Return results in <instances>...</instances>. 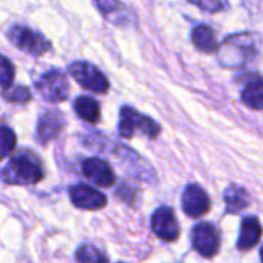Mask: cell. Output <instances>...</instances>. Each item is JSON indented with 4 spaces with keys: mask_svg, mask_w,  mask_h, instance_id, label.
<instances>
[{
    "mask_svg": "<svg viewBox=\"0 0 263 263\" xmlns=\"http://www.w3.org/2000/svg\"><path fill=\"white\" fill-rule=\"evenodd\" d=\"M2 179L8 185H35L43 179L42 162L29 149L15 151L2 170Z\"/></svg>",
    "mask_w": 263,
    "mask_h": 263,
    "instance_id": "cell-1",
    "label": "cell"
},
{
    "mask_svg": "<svg viewBox=\"0 0 263 263\" xmlns=\"http://www.w3.org/2000/svg\"><path fill=\"white\" fill-rule=\"evenodd\" d=\"M119 133L125 139H131L136 133H140L148 139H156L160 133V126L151 117L137 112L134 108L123 106L120 109Z\"/></svg>",
    "mask_w": 263,
    "mask_h": 263,
    "instance_id": "cell-2",
    "label": "cell"
},
{
    "mask_svg": "<svg viewBox=\"0 0 263 263\" xmlns=\"http://www.w3.org/2000/svg\"><path fill=\"white\" fill-rule=\"evenodd\" d=\"M8 39L11 40V43L15 48H18L20 51H23L29 55L40 57L51 49V43L40 32H37L28 26L14 25L8 31Z\"/></svg>",
    "mask_w": 263,
    "mask_h": 263,
    "instance_id": "cell-3",
    "label": "cell"
},
{
    "mask_svg": "<svg viewBox=\"0 0 263 263\" xmlns=\"http://www.w3.org/2000/svg\"><path fill=\"white\" fill-rule=\"evenodd\" d=\"M69 74L85 89L94 94H105L109 89V82L105 74L88 62H74L69 65Z\"/></svg>",
    "mask_w": 263,
    "mask_h": 263,
    "instance_id": "cell-4",
    "label": "cell"
},
{
    "mask_svg": "<svg viewBox=\"0 0 263 263\" xmlns=\"http://www.w3.org/2000/svg\"><path fill=\"white\" fill-rule=\"evenodd\" d=\"M37 91L42 94V97L48 102H63L68 99L69 94V83L63 72L57 69H51L45 72L37 82H35Z\"/></svg>",
    "mask_w": 263,
    "mask_h": 263,
    "instance_id": "cell-5",
    "label": "cell"
},
{
    "mask_svg": "<svg viewBox=\"0 0 263 263\" xmlns=\"http://www.w3.org/2000/svg\"><path fill=\"white\" fill-rule=\"evenodd\" d=\"M191 242L194 250L206 259L214 257L220 250V236L214 225L208 222L197 223L191 233Z\"/></svg>",
    "mask_w": 263,
    "mask_h": 263,
    "instance_id": "cell-6",
    "label": "cell"
},
{
    "mask_svg": "<svg viewBox=\"0 0 263 263\" xmlns=\"http://www.w3.org/2000/svg\"><path fill=\"white\" fill-rule=\"evenodd\" d=\"M151 228L153 233L165 242H176L180 236L179 222L170 206H160L154 211L151 217Z\"/></svg>",
    "mask_w": 263,
    "mask_h": 263,
    "instance_id": "cell-7",
    "label": "cell"
},
{
    "mask_svg": "<svg viewBox=\"0 0 263 263\" xmlns=\"http://www.w3.org/2000/svg\"><path fill=\"white\" fill-rule=\"evenodd\" d=\"M182 208H183V213L193 219L203 217L211 210L210 196L205 193L202 186L191 183L185 188L182 194Z\"/></svg>",
    "mask_w": 263,
    "mask_h": 263,
    "instance_id": "cell-8",
    "label": "cell"
},
{
    "mask_svg": "<svg viewBox=\"0 0 263 263\" xmlns=\"http://www.w3.org/2000/svg\"><path fill=\"white\" fill-rule=\"evenodd\" d=\"M83 176L99 188H109L116 183V174L111 165L99 157H89L82 163Z\"/></svg>",
    "mask_w": 263,
    "mask_h": 263,
    "instance_id": "cell-9",
    "label": "cell"
},
{
    "mask_svg": "<svg viewBox=\"0 0 263 263\" xmlns=\"http://www.w3.org/2000/svg\"><path fill=\"white\" fill-rule=\"evenodd\" d=\"M69 197L74 206L86 211H97L106 205V196L89 185L79 183L69 188Z\"/></svg>",
    "mask_w": 263,
    "mask_h": 263,
    "instance_id": "cell-10",
    "label": "cell"
},
{
    "mask_svg": "<svg viewBox=\"0 0 263 263\" xmlns=\"http://www.w3.org/2000/svg\"><path fill=\"white\" fill-rule=\"evenodd\" d=\"M63 126H65L63 114L57 109H48L39 119L35 137L42 145H46L49 140H52L59 136V133L63 129Z\"/></svg>",
    "mask_w": 263,
    "mask_h": 263,
    "instance_id": "cell-11",
    "label": "cell"
},
{
    "mask_svg": "<svg viewBox=\"0 0 263 263\" xmlns=\"http://www.w3.org/2000/svg\"><path fill=\"white\" fill-rule=\"evenodd\" d=\"M262 239V225L257 217H245L240 223V234L237 240L239 251L253 250Z\"/></svg>",
    "mask_w": 263,
    "mask_h": 263,
    "instance_id": "cell-12",
    "label": "cell"
},
{
    "mask_svg": "<svg viewBox=\"0 0 263 263\" xmlns=\"http://www.w3.org/2000/svg\"><path fill=\"white\" fill-rule=\"evenodd\" d=\"M191 39H193L194 46H196L199 51H202V52L213 54V52H216L217 48H219L216 34H214L213 28H210L208 25H197V26L193 29Z\"/></svg>",
    "mask_w": 263,
    "mask_h": 263,
    "instance_id": "cell-13",
    "label": "cell"
},
{
    "mask_svg": "<svg viewBox=\"0 0 263 263\" xmlns=\"http://www.w3.org/2000/svg\"><path fill=\"white\" fill-rule=\"evenodd\" d=\"M225 205L228 214H237L250 205V194L245 188L230 185L225 191Z\"/></svg>",
    "mask_w": 263,
    "mask_h": 263,
    "instance_id": "cell-14",
    "label": "cell"
},
{
    "mask_svg": "<svg viewBox=\"0 0 263 263\" xmlns=\"http://www.w3.org/2000/svg\"><path fill=\"white\" fill-rule=\"evenodd\" d=\"M74 111L82 120L88 123H97L100 120V105L92 97L88 96L77 97L74 100Z\"/></svg>",
    "mask_w": 263,
    "mask_h": 263,
    "instance_id": "cell-15",
    "label": "cell"
},
{
    "mask_svg": "<svg viewBox=\"0 0 263 263\" xmlns=\"http://www.w3.org/2000/svg\"><path fill=\"white\" fill-rule=\"evenodd\" d=\"M242 102L251 109H263V79H254L247 83L240 92Z\"/></svg>",
    "mask_w": 263,
    "mask_h": 263,
    "instance_id": "cell-16",
    "label": "cell"
},
{
    "mask_svg": "<svg viewBox=\"0 0 263 263\" xmlns=\"http://www.w3.org/2000/svg\"><path fill=\"white\" fill-rule=\"evenodd\" d=\"M97 6L102 14L112 23L125 22V6H122L119 0H97Z\"/></svg>",
    "mask_w": 263,
    "mask_h": 263,
    "instance_id": "cell-17",
    "label": "cell"
},
{
    "mask_svg": "<svg viewBox=\"0 0 263 263\" xmlns=\"http://www.w3.org/2000/svg\"><path fill=\"white\" fill-rule=\"evenodd\" d=\"M77 262H108V257L92 245H82L76 253Z\"/></svg>",
    "mask_w": 263,
    "mask_h": 263,
    "instance_id": "cell-18",
    "label": "cell"
},
{
    "mask_svg": "<svg viewBox=\"0 0 263 263\" xmlns=\"http://www.w3.org/2000/svg\"><path fill=\"white\" fill-rule=\"evenodd\" d=\"M3 97L5 100L11 102V103H28L31 100V91L26 86H14V88H8L3 91Z\"/></svg>",
    "mask_w": 263,
    "mask_h": 263,
    "instance_id": "cell-19",
    "label": "cell"
},
{
    "mask_svg": "<svg viewBox=\"0 0 263 263\" xmlns=\"http://www.w3.org/2000/svg\"><path fill=\"white\" fill-rule=\"evenodd\" d=\"M14 148H15V134L9 126L3 125L2 126V157L3 159L9 157L14 153Z\"/></svg>",
    "mask_w": 263,
    "mask_h": 263,
    "instance_id": "cell-20",
    "label": "cell"
},
{
    "mask_svg": "<svg viewBox=\"0 0 263 263\" xmlns=\"http://www.w3.org/2000/svg\"><path fill=\"white\" fill-rule=\"evenodd\" d=\"M14 76H15V69H14V65L9 62L8 57H2V76H0V80H2V91L11 88L12 82H14Z\"/></svg>",
    "mask_w": 263,
    "mask_h": 263,
    "instance_id": "cell-21",
    "label": "cell"
},
{
    "mask_svg": "<svg viewBox=\"0 0 263 263\" xmlns=\"http://www.w3.org/2000/svg\"><path fill=\"white\" fill-rule=\"evenodd\" d=\"M206 12H219L227 8L228 0H188Z\"/></svg>",
    "mask_w": 263,
    "mask_h": 263,
    "instance_id": "cell-22",
    "label": "cell"
},
{
    "mask_svg": "<svg viewBox=\"0 0 263 263\" xmlns=\"http://www.w3.org/2000/svg\"><path fill=\"white\" fill-rule=\"evenodd\" d=\"M260 259H262V262H263V247H262V250H260Z\"/></svg>",
    "mask_w": 263,
    "mask_h": 263,
    "instance_id": "cell-23",
    "label": "cell"
}]
</instances>
